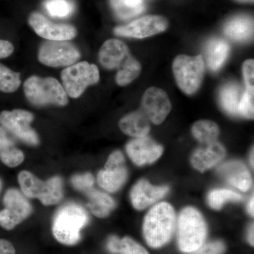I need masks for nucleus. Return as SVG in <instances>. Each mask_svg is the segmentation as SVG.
Here are the masks:
<instances>
[{
	"instance_id": "obj_25",
	"label": "nucleus",
	"mask_w": 254,
	"mask_h": 254,
	"mask_svg": "<svg viewBox=\"0 0 254 254\" xmlns=\"http://www.w3.org/2000/svg\"><path fill=\"white\" fill-rule=\"evenodd\" d=\"M110 4L115 16L121 20L135 17L145 9L144 0H110Z\"/></svg>"
},
{
	"instance_id": "obj_24",
	"label": "nucleus",
	"mask_w": 254,
	"mask_h": 254,
	"mask_svg": "<svg viewBox=\"0 0 254 254\" xmlns=\"http://www.w3.org/2000/svg\"><path fill=\"white\" fill-rule=\"evenodd\" d=\"M84 193L89 199L88 208L98 218H105L115 208V200L106 193L95 190L93 187Z\"/></svg>"
},
{
	"instance_id": "obj_30",
	"label": "nucleus",
	"mask_w": 254,
	"mask_h": 254,
	"mask_svg": "<svg viewBox=\"0 0 254 254\" xmlns=\"http://www.w3.org/2000/svg\"><path fill=\"white\" fill-rule=\"evenodd\" d=\"M21 83V74L0 64V91L12 93L17 91Z\"/></svg>"
},
{
	"instance_id": "obj_13",
	"label": "nucleus",
	"mask_w": 254,
	"mask_h": 254,
	"mask_svg": "<svg viewBox=\"0 0 254 254\" xmlns=\"http://www.w3.org/2000/svg\"><path fill=\"white\" fill-rule=\"evenodd\" d=\"M28 21L36 34L47 41H68L77 36L72 25L52 22L41 13H31Z\"/></svg>"
},
{
	"instance_id": "obj_12",
	"label": "nucleus",
	"mask_w": 254,
	"mask_h": 254,
	"mask_svg": "<svg viewBox=\"0 0 254 254\" xmlns=\"http://www.w3.org/2000/svg\"><path fill=\"white\" fill-rule=\"evenodd\" d=\"M168 26V20L163 16L148 15L115 28L114 33L118 36L141 39L166 31Z\"/></svg>"
},
{
	"instance_id": "obj_2",
	"label": "nucleus",
	"mask_w": 254,
	"mask_h": 254,
	"mask_svg": "<svg viewBox=\"0 0 254 254\" xmlns=\"http://www.w3.org/2000/svg\"><path fill=\"white\" fill-rule=\"evenodd\" d=\"M175 227V212L171 205L163 202L154 205L143 222V231L147 244L160 248L171 240Z\"/></svg>"
},
{
	"instance_id": "obj_4",
	"label": "nucleus",
	"mask_w": 254,
	"mask_h": 254,
	"mask_svg": "<svg viewBox=\"0 0 254 254\" xmlns=\"http://www.w3.org/2000/svg\"><path fill=\"white\" fill-rule=\"evenodd\" d=\"M207 226L198 210L187 207L182 210L177 223V242L180 250L191 253L204 244Z\"/></svg>"
},
{
	"instance_id": "obj_8",
	"label": "nucleus",
	"mask_w": 254,
	"mask_h": 254,
	"mask_svg": "<svg viewBox=\"0 0 254 254\" xmlns=\"http://www.w3.org/2000/svg\"><path fill=\"white\" fill-rule=\"evenodd\" d=\"M33 120V114L27 110L15 109L0 113V126L8 133L26 144L38 145L39 136L31 127Z\"/></svg>"
},
{
	"instance_id": "obj_32",
	"label": "nucleus",
	"mask_w": 254,
	"mask_h": 254,
	"mask_svg": "<svg viewBox=\"0 0 254 254\" xmlns=\"http://www.w3.org/2000/svg\"><path fill=\"white\" fill-rule=\"evenodd\" d=\"M45 7L54 17H66L73 11V4L68 0H48L45 3Z\"/></svg>"
},
{
	"instance_id": "obj_17",
	"label": "nucleus",
	"mask_w": 254,
	"mask_h": 254,
	"mask_svg": "<svg viewBox=\"0 0 254 254\" xmlns=\"http://www.w3.org/2000/svg\"><path fill=\"white\" fill-rule=\"evenodd\" d=\"M225 155L226 150L223 145L215 141L197 148L191 155L190 163L195 170L203 173L220 163Z\"/></svg>"
},
{
	"instance_id": "obj_36",
	"label": "nucleus",
	"mask_w": 254,
	"mask_h": 254,
	"mask_svg": "<svg viewBox=\"0 0 254 254\" xmlns=\"http://www.w3.org/2000/svg\"><path fill=\"white\" fill-rule=\"evenodd\" d=\"M242 72L247 88H254V60L245 61L242 66Z\"/></svg>"
},
{
	"instance_id": "obj_31",
	"label": "nucleus",
	"mask_w": 254,
	"mask_h": 254,
	"mask_svg": "<svg viewBox=\"0 0 254 254\" xmlns=\"http://www.w3.org/2000/svg\"><path fill=\"white\" fill-rule=\"evenodd\" d=\"M242 195L229 190H215L208 195V205L215 210H220L227 201H239L242 200Z\"/></svg>"
},
{
	"instance_id": "obj_16",
	"label": "nucleus",
	"mask_w": 254,
	"mask_h": 254,
	"mask_svg": "<svg viewBox=\"0 0 254 254\" xmlns=\"http://www.w3.org/2000/svg\"><path fill=\"white\" fill-rule=\"evenodd\" d=\"M129 49L124 42L118 39L108 40L100 48L98 59L106 69H120L130 56Z\"/></svg>"
},
{
	"instance_id": "obj_7",
	"label": "nucleus",
	"mask_w": 254,
	"mask_h": 254,
	"mask_svg": "<svg viewBox=\"0 0 254 254\" xmlns=\"http://www.w3.org/2000/svg\"><path fill=\"white\" fill-rule=\"evenodd\" d=\"M61 80L66 94L71 98L83 95L88 86L100 81V71L94 64L79 62L68 66L62 71Z\"/></svg>"
},
{
	"instance_id": "obj_28",
	"label": "nucleus",
	"mask_w": 254,
	"mask_h": 254,
	"mask_svg": "<svg viewBox=\"0 0 254 254\" xmlns=\"http://www.w3.org/2000/svg\"><path fill=\"white\" fill-rule=\"evenodd\" d=\"M107 246L110 252L114 254H149L143 247L129 237L120 240L117 237H110Z\"/></svg>"
},
{
	"instance_id": "obj_14",
	"label": "nucleus",
	"mask_w": 254,
	"mask_h": 254,
	"mask_svg": "<svg viewBox=\"0 0 254 254\" xmlns=\"http://www.w3.org/2000/svg\"><path fill=\"white\" fill-rule=\"evenodd\" d=\"M141 111L155 125H160L172 110L168 94L161 88L151 87L145 91L141 100Z\"/></svg>"
},
{
	"instance_id": "obj_3",
	"label": "nucleus",
	"mask_w": 254,
	"mask_h": 254,
	"mask_svg": "<svg viewBox=\"0 0 254 254\" xmlns=\"http://www.w3.org/2000/svg\"><path fill=\"white\" fill-rule=\"evenodd\" d=\"M23 91L28 102L34 106H65L68 103L64 88L55 78L30 76L24 82Z\"/></svg>"
},
{
	"instance_id": "obj_39",
	"label": "nucleus",
	"mask_w": 254,
	"mask_h": 254,
	"mask_svg": "<svg viewBox=\"0 0 254 254\" xmlns=\"http://www.w3.org/2000/svg\"><path fill=\"white\" fill-rule=\"evenodd\" d=\"M248 238L251 245L254 246V225H251L249 230Z\"/></svg>"
},
{
	"instance_id": "obj_33",
	"label": "nucleus",
	"mask_w": 254,
	"mask_h": 254,
	"mask_svg": "<svg viewBox=\"0 0 254 254\" xmlns=\"http://www.w3.org/2000/svg\"><path fill=\"white\" fill-rule=\"evenodd\" d=\"M254 88H246L239 104V115L247 119L254 118Z\"/></svg>"
},
{
	"instance_id": "obj_34",
	"label": "nucleus",
	"mask_w": 254,
	"mask_h": 254,
	"mask_svg": "<svg viewBox=\"0 0 254 254\" xmlns=\"http://www.w3.org/2000/svg\"><path fill=\"white\" fill-rule=\"evenodd\" d=\"M71 185L76 190L86 192L94 185V178L91 173H86L76 175L71 177Z\"/></svg>"
},
{
	"instance_id": "obj_40",
	"label": "nucleus",
	"mask_w": 254,
	"mask_h": 254,
	"mask_svg": "<svg viewBox=\"0 0 254 254\" xmlns=\"http://www.w3.org/2000/svg\"><path fill=\"white\" fill-rule=\"evenodd\" d=\"M248 210L249 213H250V215H252V216H254V196L252 197V198H251L250 201V203H249Z\"/></svg>"
},
{
	"instance_id": "obj_27",
	"label": "nucleus",
	"mask_w": 254,
	"mask_h": 254,
	"mask_svg": "<svg viewBox=\"0 0 254 254\" xmlns=\"http://www.w3.org/2000/svg\"><path fill=\"white\" fill-rule=\"evenodd\" d=\"M191 131L193 136L203 145L217 141L220 133L217 124L210 120L196 122L192 127Z\"/></svg>"
},
{
	"instance_id": "obj_35",
	"label": "nucleus",
	"mask_w": 254,
	"mask_h": 254,
	"mask_svg": "<svg viewBox=\"0 0 254 254\" xmlns=\"http://www.w3.org/2000/svg\"><path fill=\"white\" fill-rule=\"evenodd\" d=\"M225 245L220 241L209 242L203 245L191 254H222L225 251Z\"/></svg>"
},
{
	"instance_id": "obj_18",
	"label": "nucleus",
	"mask_w": 254,
	"mask_h": 254,
	"mask_svg": "<svg viewBox=\"0 0 254 254\" xmlns=\"http://www.w3.org/2000/svg\"><path fill=\"white\" fill-rule=\"evenodd\" d=\"M168 190V187L153 186L146 180H140L131 190L132 205L136 210H143L161 199Z\"/></svg>"
},
{
	"instance_id": "obj_37",
	"label": "nucleus",
	"mask_w": 254,
	"mask_h": 254,
	"mask_svg": "<svg viewBox=\"0 0 254 254\" xmlns=\"http://www.w3.org/2000/svg\"><path fill=\"white\" fill-rule=\"evenodd\" d=\"M14 47L11 42L0 39V59L8 58L14 53Z\"/></svg>"
},
{
	"instance_id": "obj_43",
	"label": "nucleus",
	"mask_w": 254,
	"mask_h": 254,
	"mask_svg": "<svg viewBox=\"0 0 254 254\" xmlns=\"http://www.w3.org/2000/svg\"><path fill=\"white\" fill-rule=\"evenodd\" d=\"M1 186H2V183H1V180H0V191H1Z\"/></svg>"
},
{
	"instance_id": "obj_5",
	"label": "nucleus",
	"mask_w": 254,
	"mask_h": 254,
	"mask_svg": "<svg viewBox=\"0 0 254 254\" xmlns=\"http://www.w3.org/2000/svg\"><path fill=\"white\" fill-rule=\"evenodd\" d=\"M18 182L21 191L27 198H36L44 205L58 204L63 198V181L60 176L43 181L30 172H21Z\"/></svg>"
},
{
	"instance_id": "obj_10",
	"label": "nucleus",
	"mask_w": 254,
	"mask_h": 254,
	"mask_svg": "<svg viewBox=\"0 0 254 254\" xmlns=\"http://www.w3.org/2000/svg\"><path fill=\"white\" fill-rule=\"evenodd\" d=\"M80 58L79 50L68 41H46L42 43L38 50L40 63L50 67L71 66Z\"/></svg>"
},
{
	"instance_id": "obj_9",
	"label": "nucleus",
	"mask_w": 254,
	"mask_h": 254,
	"mask_svg": "<svg viewBox=\"0 0 254 254\" xmlns=\"http://www.w3.org/2000/svg\"><path fill=\"white\" fill-rule=\"evenodd\" d=\"M4 208L0 211V227L11 230L29 217L33 211L31 203L21 190L11 188L3 198Z\"/></svg>"
},
{
	"instance_id": "obj_22",
	"label": "nucleus",
	"mask_w": 254,
	"mask_h": 254,
	"mask_svg": "<svg viewBox=\"0 0 254 254\" xmlns=\"http://www.w3.org/2000/svg\"><path fill=\"white\" fill-rule=\"evenodd\" d=\"M0 160L9 168H16L24 160V154L17 148L9 133L0 126Z\"/></svg>"
},
{
	"instance_id": "obj_29",
	"label": "nucleus",
	"mask_w": 254,
	"mask_h": 254,
	"mask_svg": "<svg viewBox=\"0 0 254 254\" xmlns=\"http://www.w3.org/2000/svg\"><path fill=\"white\" fill-rule=\"evenodd\" d=\"M141 71V64L131 55L123 66L118 70L115 81L118 86H126L134 81L139 76Z\"/></svg>"
},
{
	"instance_id": "obj_26",
	"label": "nucleus",
	"mask_w": 254,
	"mask_h": 254,
	"mask_svg": "<svg viewBox=\"0 0 254 254\" xmlns=\"http://www.w3.org/2000/svg\"><path fill=\"white\" fill-rule=\"evenodd\" d=\"M242 98L241 87L235 83H227L220 91V103L226 113L233 116L239 115L238 107Z\"/></svg>"
},
{
	"instance_id": "obj_38",
	"label": "nucleus",
	"mask_w": 254,
	"mask_h": 254,
	"mask_svg": "<svg viewBox=\"0 0 254 254\" xmlns=\"http://www.w3.org/2000/svg\"><path fill=\"white\" fill-rule=\"evenodd\" d=\"M0 254H16V250L9 241L0 239Z\"/></svg>"
},
{
	"instance_id": "obj_11",
	"label": "nucleus",
	"mask_w": 254,
	"mask_h": 254,
	"mask_svg": "<svg viewBox=\"0 0 254 254\" xmlns=\"http://www.w3.org/2000/svg\"><path fill=\"white\" fill-rule=\"evenodd\" d=\"M125 158L120 150L110 154L105 163L104 170L98 173V185L108 192H116L125 185L128 177V172L125 165Z\"/></svg>"
},
{
	"instance_id": "obj_42",
	"label": "nucleus",
	"mask_w": 254,
	"mask_h": 254,
	"mask_svg": "<svg viewBox=\"0 0 254 254\" xmlns=\"http://www.w3.org/2000/svg\"><path fill=\"white\" fill-rule=\"evenodd\" d=\"M237 1H241V2H253L254 0H237Z\"/></svg>"
},
{
	"instance_id": "obj_20",
	"label": "nucleus",
	"mask_w": 254,
	"mask_h": 254,
	"mask_svg": "<svg viewBox=\"0 0 254 254\" xmlns=\"http://www.w3.org/2000/svg\"><path fill=\"white\" fill-rule=\"evenodd\" d=\"M149 120L141 111L125 115L119 123L120 129L125 134L135 138L146 136L150 131Z\"/></svg>"
},
{
	"instance_id": "obj_41",
	"label": "nucleus",
	"mask_w": 254,
	"mask_h": 254,
	"mask_svg": "<svg viewBox=\"0 0 254 254\" xmlns=\"http://www.w3.org/2000/svg\"><path fill=\"white\" fill-rule=\"evenodd\" d=\"M250 162L251 165L254 167V149H252V153H251Z\"/></svg>"
},
{
	"instance_id": "obj_6",
	"label": "nucleus",
	"mask_w": 254,
	"mask_h": 254,
	"mask_svg": "<svg viewBox=\"0 0 254 254\" xmlns=\"http://www.w3.org/2000/svg\"><path fill=\"white\" fill-rule=\"evenodd\" d=\"M205 63L202 55L190 57L180 55L173 64L177 86L187 95H193L199 89L205 74Z\"/></svg>"
},
{
	"instance_id": "obj_19",
	"label": "nucleus",
	"mask_w": 254,
	"mask_h": 254,
	"mask_svg": "<svg viewBox=\"0 0 254 254\" xmlns=\"http://www.w3.org/2000/svg\"><path fill=\"white\" fill-rule=\"evenodd\" d=\"M218 173L230 185L242 191H247L252 186V177L245 164L238 160H231L222 164Z\"/></svg>"
},
{
	"instance_id": "obj_21",
	"label": "nucleus",
	"mask_w": 254,
	"mask_h": 254,
	"mask_svg": "<svg viewBox=\"0 0 254 254\" xmlns=\"http://www.w3.org/2000/svg\"><path fill=\"white\" fill-rule=\"evenodd\" d=\"M224 33L234 41L250 40L254 34L253 18L245 15L235 16L225 23Z\"/></svg>"
},
{
	"instance_id": "obj_23",
	"label": "nucleus",
	"mask_w": 254,
	"mask_h": 254,
	"mask_svg": "<svg viewBox=\"0 0 254 254\" xmlns=\"http://www.w3.org/2000/svg\"><path fill=\"white\" fill-rule=\"evenodd\" d=\"M230 53V46L220 38H213L205 47V59L207 64L212 71H218L226 61Z\"/></svg>"
},
{
	"instance_id": "obj_15",
	"label": "nucleus",
	"mask_w": 254,
	"mask_h": 254,
	"mask_svg": "<svg viewBox=\"0 0 254 254\" xmlns=\"http://www.w3.org/2000/svg\"><path fill=\"white\" fill-rule=\"evenodd\" d=\"M127 155L138 166L154 163L162 154L163 148L149 137L135 138L127 144Z\"/></svg>"
},
{
	"instance_id": "obj_1",
	"label": "nucleus",
	"mask_w": 254,
	"mask_h": 254,
	"mask_svg": "<svg viewBox=\"0 0 254 254\" xmlns=\"http://www.w3.org/2000/svg\"><path fill=\"white\" fill-rule=\"evenodd\" d=\"M88 212L81 205L67 203L60 207L53 218V236L60 243L67 246L76 245L81 240L82 229L88 225Z\"/></svg>"
}]
</instances>
